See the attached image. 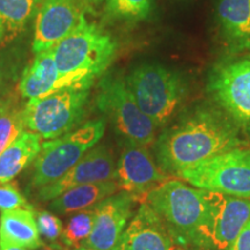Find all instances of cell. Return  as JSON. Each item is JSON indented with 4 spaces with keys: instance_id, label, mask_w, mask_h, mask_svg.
<instances>
[{
    "instance_id": "obj_23",
    "label": "cell",
    "mask_w": 250,
    "mask_h": 250,
    "mask_svg": "<svg viewBox=\"0 0 250 250\" xmlns=\"http://www.w3.org/2000/svg\"><path fill=\"white\" fill-rule=\"evenodd\" d=\"M109 17L126 22H138L149 17L153 0H104Z\"/></svg>"
},
{
    "instance_id": "obj_27",
    "label": "cell",
    "mask_w": 250,
    "mask_h": 250,
    "mask_svg": "<svg viewBox=\"0 0 250 250\" xmlns=\"http://www.w3.org/2000/svg\"><path fill=\"white\" fill-rule=\"evenodd\" d=\"M227 250H250V220L242 228L236 239L230 243Z\"/></svg>"
},
{
    "instance_id": "obj_18",
    "label": "cell",
    "mask_w": 250,
    "mask_h": 250,
    "mask_svg": "<svg viewBox=\"0 0 250 250\" xmlns=\"http://www.w3.org/2000/svg\"><path fill=\"white\" fill-rule=\"evenodd\" d=\"M118 184L115 180L90 183L67 190L50 201L49 210L57 214H70L98 205L105 198L117 192Z\"/></svg>"
},
{
    "instance_id": "obj_8",
    "label": "cell",
    "mask_w": 250,
    "mask_h": 250,
    "mask_svg": "<svg viewBox=\"0 0 250 250\" xmlns=\"http://www.w3.org/2000/svg\"><path fill=\"white\" fill-rule=\"evenodd\" d=\"M177 175L198 189L250 199V149H230Z\"/></svg>"
},
{
    "instance_id": "obj_20",
    "label": "cell",
    "mask_w": 250,
    "mask_h": 250,
    "mask_svg": "<svg viewBox=\"0 0 250 250\" xmlns=\"http://www.w3.org/2000/svg\"><path fill=\"white\" fill-rule=\"evenodd\" d=\"M41 136L23 131L0 154V183L11 182L28 165L36 159L41 151Z\"/></svg>"
},
{
    "instance_id": "obj_1",
    "label": "cell",
    "mask_w": 250,
    "mask_h": 250,
    "mask_svg": "<svg viewBox=\"0 0 250 250\" xmlns=\"http://www.w3.org/2000/svg\"><path fill=\"white\" fill-rule=\"evenodd\" d=\"M245 145L239 129L226 114L210 107H197L155 139L154 154L156 164L166 174H179Z\"/></svg>"
},
{
    "instance_id": "obj_13",
    "label": "cell",
    "mask_w": 250,
    "mask_h": 250,
    "mask_svg": "<svg viewBox=\"0 0 250 250\" xmlns=\"http://www.w3.org/2000/svg\"><path fill=\"white\" fill-rule=\"evenodd\" d=\"M136 202L132 195L121 191L99 203L93 229L85 245L94 250H120Z\"/></svg>"
},
{
    "instance_id": "obj_17",
    "label": "cell",
    "mask_w": 250,
    "mask_h": 250,
    "mask_svg": "<svg viewBox=\"0 0 250 250\" xmlns=\"http://www.w3.org/2000/svg\"><path fill=\"white\" fill-rule=\"evenodd\" d=\"M218 20L230 46L250 50V0H218Z\"/></svg>"
},
{
    "instance_id": "obj_12",
    "label": "cell",
    "mask_w": 250,
    "mask_h": 250,
    "mask_svg": "<svg viewBox=\"0 0 250 250\" xmlns=\"http://www.w3.org/2000/svg\"><path fill=\"white\" fill-rule=\"evenodd\" d=\"M116 182L122 191L138 199L146 196L168 180L145 146L125 143L116 164ZM144 202V201H143Z\"/></svg>"
},
{
    "instance_id": "obj_30",
    "label": "cell",
    "mask_w": 250,
    "mask_h": 250,
    "mask_svg": "<svg viewBox=\"0 0 250 250\" xmlns=\"http://www.w3.org/2000/svg\"><path fill=\"white\" fill-rule=\"evenodd\" d=\"M74 250H94V249L89 248V247H87L86 245H83V246L78 247V248H76V249H74Z\"/></svg>"
},
{
    "instance_id": "obj_24",
    "label": "cell",
    "mask_w": 250,
    "mask_h": 250,
    "mask_svg": "<svg viewBox=\"0 0 250 250\" xmlns=\"http://www.w3.org/2000/svg\"><path fill=\"white\" fill-rule=\"evenodd\" d=\"M24 127L23 109L8 104L0 108V154L23 132Z\"/></svg>"
},
{
    "instance_id": "obj_2",
    "label": "cell",
    "mask_w": 250,
    "mask_h": 250,
    "mask_svg": "<svg viewBox=\"0 0 250 250\" xmlns=\"http://www.w3.org/2000/svg\"><path fill=\"white\" fill-rule=\"evenodd\" d=\"M116 42L95 22L81 15L73 30L54 46L62 88L72 85L93 86L116 54Z\"/></svg>"
},
{
    "instance_id": "obj_22",
    "label": "cell",
    "mask_w": 250,
    "mask_h": 250,
    "mask_svg": "<svg viewBox=\"0 0 250 250\" xmlns=\"http://www.w3.org/2000/svg\"><path fill=\"white\" fill-rule=\"evenodd\" d=\"M96 206L98 205L77 212L68 219L61 239L65 246L71 249H76L78 247L85 245L95 221Z\"/></svg>"
},
{
    "instance_id": "obj_11",
    "label": "cell",
    "mask_w": 250,
    "mask_h": 250,
    "mask_svg": "<svg viewBox=\"0 0 250 250\" xmlns=\"http://www.w3.org/2000/svg\"><path fill=\"white\" fill-rule=\"evenodd\" d=\"M115 179L116 162L111 151L104 145H95L67 173L55 182L36 190L37 198L40 201H52L72 188Z\"/></svg>"
},
{
    "instance_id": "obj_9",
    "label": "cell",
    "mask_w": 250,
    "mask_h": 250,
    "mask_svg": "<svg viewBox=\"0 0 250 250\" xmlns=\"http://www.w3.org/2000/svg\"><path fill=\"white\" fill-rule=\"evenodd\" d=\"M208 88L237 129L250 137V57L218 66L211 73Z\"/></svg>"
},
{
    "instance_id": "obj_14",
    "label": "cell",
    "mask_w": 250,
    "mask_h": 250,
    "mask_svg": "<svg viewBox=\"0 0 250 250\" xmlns=\"http://www.w3.org/2000/svg\"><path fill=\"white\" fill-rule=\"evenodd\" d=\"M81 15L77 0H42L36 15L34 54L57 45L76 28Z\"/></svg>"
},
{
    "instance_id": "obj_7",
    "label": "cell",
    "mask_w": 250,
    "mask_h": 250,
    "mask_svg": "<svg viewBox=\"0 0 250 250\" xmlns=\"http://www.w3.org/2000/svg\"><path fill=\"white\" fill-rule=\"evenodd\" d=\"M95 102L125 143L146 147L155 142L158 127L137 104L125 78L105 74L99 83Z\"/></svg>"
},
{
    "instance_id": "obj_28",
    "label": "cell",
    "mask_w": 250,
    "mask_h": 250,
    "mask_svg": "<svg viewBox=\"0 0 250 250\" xmlns=\"http://www.w3.org/2000/svg\"><path fill=\"white\" fill-rule=\"evenodd\" d=\"M35 250H66V249L62 248V245L59 242H57V243H44V242H42V245H41L39 248L35 249Z\"/></svg>"
},
{
    "instance_id": "obj_6",
    "label": "cell",
    "mask_w": 250,
    "mask_h": 250,
    "mask_svg": "<svg viewBox=\"0 0 250 250\" xmlns=\"http://www.w3.org/2000/svg\"><path fill=\"white\" fill-rule=\"evenodd\" d=\"M105 131V120L86 122L76 130L42 144L33 162L29 187L34 190L55 182L77 164L94 146Z\"/></svg>"
},
{
    "instance_id": "obj_5",
    "label": "cell",
    "mask_w": 250,
    "mask_h": 250,
    "mask_svg": "<svg viewBox=\"0 0 250 250\" xmlns=\"http://www.w3.org/2000/svg\"><path fill=\"white\" fill-rule=\"evenodd\" d=\"M90 86L72 85L41 98L23 108L24 125L43 139H55L83 122L89 102Z\"/></svg>"
},
{
    "instance_id": "obj_10",
    "label": "cell",
    "mask_w": 250,
    "mask_h": 250,
    "mask_svg": "<svg viewBox=\"0 0 250 250\" xmlns=\"http://www.w3.org/2000/svg\"><path fill=\"white\" fill-rule=\"evenodd\" d=\"M208 201L203 250H227L250 220V199L208 191Z\"/></svg>"
},
{
    "instance_id": "obj_3",
    "label": "cell",
    "mask_w": 250,
    "mask_h": 250,
    "mask_svg": "<svg viewBox=\"0 0 250 250\" xmlns=\"http://www.w3.org/2000/svg\"><path fill=\"white\" fill-rule=\"evenodd\" d=\"M144 202L164 221L173 242L181 248L203 250V233L208 218L206 190L180 180H167L153 189Z\"/></svg>"
},
{
    "instance_id": "obj_15",
    "label": "cell",
    "mask_w": 250,
    "mask_h": 250,
    "mask_svg": "<svg viewBox=\"0 0 250 250\" xmlns=\"http://www.w3.org/2000/svg\"><path fill=\"white\" fill-rule=\"evenodd\" d=\"M167 227L145 202L127 225L122 236L120 250H173Z\"/></svg>"
},
{
    "instance_id": "obj_26",
    "label": "cell",
    "mask_w": 250,
    "mask_h": 250,
    "mask_svg": "<svg viewBox=\"0 0 250 250\" xmlns=\"http://www.w3.org/2000/svg\"><path fill=\"white\" fill-rule=\"evenodd\" d=\"M31 208L20 190L12 182L0 183V211Z\"/></svg>"
},
{
    "instance_id": "obj_29",
    "label": "cell",
    "mask_w": 250,
    "mask_h": 250,
    "mask_svg": "<svg viewBox=\"0 0 250 250\" xmlns=\"http://www.w3.org/2000/svg\"><path fill=\"white\" fill-rule=\"evenodd\" d=\"M0 250H29L26 248H22V247L11 245V243L0 241Z\"/></svg>"
},
{
    "instance_id": "obj_32",
    "label": "cell",
    "mask_w": 250,
    "mask_h": 250,
    "mask_svg": "<svg viewBox=\"0 0 250 250\" xmlns=\"http://www.w3.org/2000/svg\"><path fill=\"white\" fill-rule=\"evenodd\" d=\"M173 250H186V249L181 248V247H176V248H173Z\"/></svg>"
},
{
    "instance_id": "obj_16",
    "label": "cell",
    "mask_w": 250,
    "mask_h": 250,
    "mask_svg": "<svg viewBox=\"0 0 250 250\" xmlns=\"http://www.w3.org/2000/svg\"><path fill=\"white\" fill-rule=\"evenodd\" d=\"M62 88L61 76L55 62L54 48L36 54L35 58L24 68L21 77V95L26 99H36Z\"/></svg>"
},
{
    "instance_id": "obj_19",
    "label": "cell",
    "mask_w": 250,
    "mask_h": 250,
    "mask_svg": "<svg viewBox=\"0 0 250 250\" xmlns=\"http://www.w3.org/2000/svg\"><path fill=\"white\" fill-rule=\"evenodd\" d=\"M0 241L29 250H35L42 245L33 208H21L1 212Z\"/></svg>"
},
{
    "instance_id": "obj_21",
    "label": "cell",
    "mask_w": 250,
    "mask_h": 250,
    "mask_svg": "<svg viewBox=\"0 0 250 250\" xmlns=\"http://www.w3.org/2000/svg\"><path fill=\"white\" fill-rule=\"evenodd\" d=\"M42 0H0V46L24 33L37 15Z\"/></svg>"
},
{
    "instance_id": "obj_25",
    "label": "cell",
    "mask_w": 250,
    "mask_h": 250,
    "mask_svg": "<svg viewBox=\"0 0 250 250\" xmlns=\"http://www.w3.org/2000/svg\"><path fill=\"white\" fill-rule=\"evenodd\" d=\"M35 219L40 236L49 243H57L62 239L64 226L57 215L50 211L40 210L35 212Z\"/></svg>"
},
{
    "instance_id": "obj_4",
    "label": "cell",
    "mask_w": 250,
    "mask_h": 250,
    "mask_svg": "<svg viewBox=\"0 0 250 250\" xmlns=\"http://www.w3.org/2000/svg\"><path fill=\"white\" fill-rule=\"evenodd\" d=\"M125 80L137 104L156 127L170 121L187 94L183 77L162 65H140Z\"/></svg>"
},
{
    "instance_id": "obj_31",
    "label": "cell",
    "mask_w": 250,
    "mask_h": 250,
    "mask_svg": "<svg viewBox=\"0 0 250 250\" xmlns=\"http://www.w3.org/2000/svg\"><path fill=\"white\" fill-rule=\"evenodd\" d=\"M1 86H2V73L0 72V88H1Z\"/></svg>"
}]
</instances>
